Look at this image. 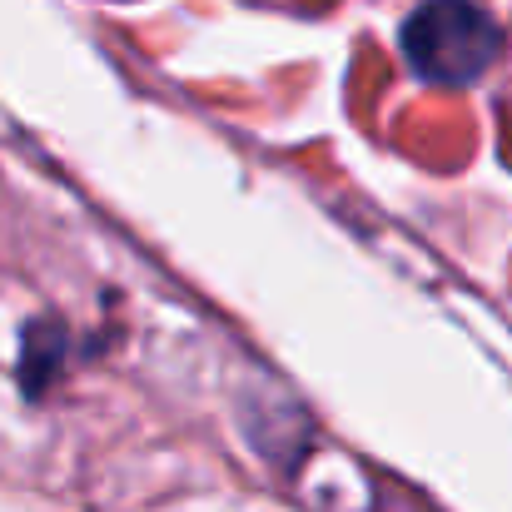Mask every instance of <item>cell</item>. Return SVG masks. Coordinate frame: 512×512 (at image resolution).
Returning <instances> with one entry per match:
<instances>
[{"mask_svg": "<svg viewBox=\"0 0 512 512\" xmlns=\"http://www.w3.org/2000/svg\"><path fill=\"white\" fill-rule=\"evenodd\" d=\"M398 50L423 85H478L503 55V25L478 0H418L398 25Z\"/></svg>", "mask_w": 512, "mask_h": 512, "instance_id": "obj_1", "label": "cell"}]
</instances>
